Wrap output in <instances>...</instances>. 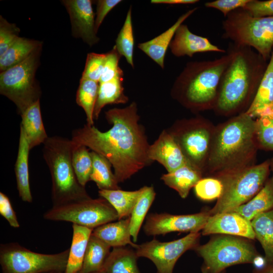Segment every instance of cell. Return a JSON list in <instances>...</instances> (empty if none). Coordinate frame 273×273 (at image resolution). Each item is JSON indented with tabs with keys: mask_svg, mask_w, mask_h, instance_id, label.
Returning <instances> with one entry per match:
<instances>
[{
	"mask_svg": "<svg viewBox=\"0 0 273 273\" xmlns=\"http://www.w3.org/2000/svg\"><path fill=\"white\" fill-rule=\"evenodd\" d=\"M105 115L113 125L109 130L102 132L86 124L73 131L71 140L75 145L85 146L105 157L113 166L118 183L123 182L151 163L150 145L139 123L136 103L110 109Z\"/></svg>",
	"mask_w": 273,
	"mask_h": 273,
	"instance_id": "1",
	"label": "cell"
},
{
	"mask_svg": "<svg viewBox=\"0 0 273 273\" xmlns=\"http://www.w3.org/2000/svg\"><path fill=\"white\" fill-rule=\"evenodd\" d=\"M231 59L219 84L215 109L223 114L247 110L256 95L268 61L254 49L231 43Z\"/></svg>",
	"mask_w": 273,
	"mask_h": 273,
	"instance_id": "2",
	"label": "cell"
},
{
	"mask_svg": "<svg viewBox=\"0 0 273 273\" xmlns=\"http://www.w3.org/2000/svg\"><path fill=\"white\" fill-rule=\"evenodd\" d=\"M255 124V120L243 112L219 128L207 159L211 172L220 175L252 165L258 148Z\"/></svg>",
	"mask_w": 273,
	"mask_h": 273,
	"instance_id": "3",
	"label": "cell"
},
{
	"mask_svg": "<svg viewBox=\"0 0 273 273\" xmlns=\"http://www.w3.org/2000/svg\"><path fill=\"white\" fill-rule=\"evenodd\" d=\"M231 57L228 50L214 60L188 62L174 82L172 96L193 110L214 107L220 78Z\"/></svg>",
	"mask_w": 273,
	"mask_h": 273,
	"instance_id": "4",
	"label": "cell"
},
{
	"mask_svg": "<svg viewBox=\"0 0 273 273\" xmlns=\"http://www.w3.org/2000/svg\"><path fill=\"white\" fill-rule=\"evenodd\" d=\"M74 146L72 140L59 136L48 137L43 143V157L51 176L53 206L90 197L79 183L72 166Z\"/></svg>",
	"mask_w": 273,
	"mask_h": 273,
	"instance_id": "5",
	"label": "cell"
},
{
	"mask_svg": "<svg viewBox=\"0 0 273 273\" xmlns=\"http://www.w3.org/2000/svg\"><path fill=\"white\" fill-rule=\"evenodd\" d=\"M225 18L222 23L223 38L252 48L269 61L273 50V17H254L240 8Z\"/></svg>",
	"mask_w": 273,
	"mask_h": 273,
	"instance_id": "6",
	"label": "cell"
},
{
	"mask_svg": "<svg viewBox=\"0 0 273 273\" xmlns=\"http://www.w3.org/2000/svg\"><path fill=\"white\" fill-rule=\"evenodd\" d=\"M270 164L267 160L219 175L223 190L215 206L208 211L210 215L232 211L252 199L265 184Z\"/></svg>",
	"mask_w": 273,
	"mask_h": 273,
	"instance_id": "7",
	"label": "cell"
},
{
	"mask_svg": "<svg viewBox=\"0 0 273 273\" xmlns=\"http://www.w3.org/2000/svg\"><path fill=\"white\" fill-rule=\"evenodd\" d=\"M69 248L56 254L33 252L18 243L2 244L0 264L2 273L65 272Z\"/></svg>",
	"mask_w": 273,
	"mask_h": 273,
	"instance_id": "8",
	"label": "cell"
},
{
	"mask_svg": "<svg viewBox=\"0 0 273 273\" xmlns=\"http://www.w3.org/2000/svg\"><path fill=\"white\" fill-rule=\"evenodd\" d=\"M40 48L21 63L0 74V93L17 106L20 115L39 100L40 92L35 81Z\"/></svg>",
	"mask_w": 273,
	"mask_h": 273,
	"instance_id": "9",
	"label": "cell"
},
{
	"mask_svg": "<svg viewBox=\"0 0 273 273\" xmlns=\"http://www.w3.org/2000/svg\"><path fill=\"white\" fill-rule=\"evenodd\" d=\"M195 249L203 258V266L209 273H221L235 264L253 263L258 255L250 242L230 235L216 237Z\"/></svg>",
	"mask_w": 273,
	"mask_h": 273,
	"instance_id": "10",
	"label": "cell"
},
{
	"mask_svg": "<svg viewBox=\"0 0 273 273\" xmlns=\"http://www.w3.org/2000/svg\"><path fill=\"white\" fill-rule=\"evenodd\" d=\"M45 219L64 221L91 229L118 220L116 210L105 199L91 197L53 206L43 214Z\"/></svg>",
	"mask_w": 273,
	"mask_h": 273,
	"instance_id": "11",
	"label": "cell"
},
{
	"mask_svg": "<svg viewBox=\"0 0 273 273\" xmlns=\"http://www.w3.org/2000/svg\"><path fill=\"white\" fill-rule=\"evenodd\" d=\"M200 234L191 233L180 239L160 242L156 239L138 245L135 249L138 257L151 260L155 265L158 273H172L178 258L186 251L198 246Z\"/></svg>",
	"mask_w": 273,
	"mask_h": 273,
	"instance_id": "12",
	"label": "cell"
},
{
	"mask_svg": "<svg viewBox=\"0 0 273 273\" xmlns=\"http://www.w3.org/2000/svg\"><path fill=\"white\" fill-rule=\"evenodd\" d=\"M210 216L208 211L187 215L151 213L147 217L144 231L148 236L174 232L197 233L202 230Z\"/></svg>",
	"mask_w": 273,
	"mask_h": 273,
	"instance_id": "13",
	"label": "cell"
},
{
	"mask_svg": "<svg viewBox=\"0 0 273 273\" xmlns=\"http://www.w3.org/2000/svg\"><path fill=\"white\" fill-rule=\"evenodd\" d=\"M172 134L189 163L201 171L208 159L211 147L212 135L210 129L204 125L196 124L178 135Z\"/></svg>",
	"mask_w": 273,
	"mask_h": 273,
	"instance_id": "14",
	"label": "cell"
},
{
	"mask_svg": "<svg viewBox=\"0 0 273 273\" xmlns=\"http://www.w3.org/2000/svg\"><path fill=\"white\" fill-rule=\"evenodd\" d=\"M70 16L73 35L92 47L99 41L95 31V14L90 0L62 1Z\"/></svg>",
	"mask_w": 273,
	"mask_h": 273,
	"instance_id": "15",
	"label": "cell"
},
{
	"mask_svg": "<svg viewBox=\"0 0 273 273\" xmlns=\"http://www.w3.org/2000/svg\"><path fill=\"white\" fill-rule=\"evenodd\" d=\"M202 234L203 235L224 234L251 240L255 239L251 221L233 211L210 215L202 229Z\"/></svg>",
	"mask_w": 273,
	"mask_h": 273,
	"instance_id": "16",
	"label": "cell"
},
{
	"mask_svg": "<svg viewBox=\"0 0 273 273\" xmlns=\"http://www.w3.org/2000/svg\"><path fill=\"white\" fill-rule=\"evenodd\" d=\"M148 155L151 161H158L168 172L189 163L175 138L165 130L161 132L153 144L150 145Z\"/></svg>",
	"mask_w": 273,
	"mask_h": 273,
	"instance_id": "17",
	"label": "cell"
},
{
	"mask_svg": "<svg viewBox=\"0 0 273 273\" xmlns=\"http://www.w3.org/2000/svg\"><path fill=\"white\" fill-rule=\"evenodd\" d=\"M175 57H192L198 53L217 52L225 53V50L213 44L205 37L192 33L186 24H181L177 29L169 47Z\"/></svg>",
	"mask_w": 273,
	"mask_h": 273,
	"instance_id": "18",
	"label": "cell"
},
{
	"mask_svg": "<svg viewBox=\"0 0 273 273\" xmlns=\"http://www.w3.org/2000/svg\"><path fill=\"white\" fill-rule=\"evenodd\" d=\"M197 9L194 8L187 11L164 32L149 41L139 43L138 48L164 69L166 53L177 29Z\"/></svg>",
	"mask_w": 273,
	"mask_h": 273,
	"instance_id": "19",
	"label": "cell"
},
{
	"mask_svg": "<svg viewBox=\"0 0 273 273\" xmlns=\"http://www.w3.org/2000/svg\"><path fill=\"white\" fill-rule=\"evenodd\" d=\"M92 234L111 247H122L130 245L135 249L138 246L131 240L130 216L100 225L94 229Z\"/></svg>",
	"mask_w": 273,
	"mask_h": 273,
	"instance_id": "20",
	"label": "cell"
},
{
	"mask_svg": "<svg viewBox=\"0 0 273 273\" xmlns=\"http://www.w3.org/2000/svg\"><path fill=\"white\" fill-rule=\"evenodd\" d=\"M30 150L27 139L22 128L20 127L18 154L14 169L19 197L23 201L28 203L32 201L28 171Z\"/></svg>",
	"mask_w": 273,
	"mask_h": 273,
	"instance_id": "21",
	"label": "cell"
},
{
	"mask_svg": "<svg viewBox=\"0 0 273 273\" xmlns=\"http://www.w3.org/2000/svg\"><path fill=\"white\" fill-rule=\"evenodd\" d=\"M22 128L30 150L44 143L48 136L43 125L39 100L29 107L21 115Z\"/></svg>",
	"mask_w": 273,
	"mask_h": 273,
	"instance_id": "22",
	"label": "cell"
},
{
	"mask_svg": "<svg viewBox=\"0 0 273 273\" xmlns=\"http://www.w3.org/2000/svg\"><path fill=\"white\" fill-rule=\"evenodd\" d=\"M201 178L202 171L189 163L161 177L166 185L175 190L182 198L188 196L190 190Z\"/></svg>",
	"mask_w": 273,
	"mask_h": 273,
	"instance_id": "23",
	"label": "cell"
},
{
	"mask_svg": "<svg viewBox=\"0 0 273 273\" xmlns=\"http://www.w3.org/2000/svg\"><path fill=\"white\" fill-rule=\"evenodd\" d=\"M73 235L64 273H78L81 269L93 229L72 224Z\"/></svg>",
	"mask_w": 273,
	"mask_h": 273,
	"instance_id": "24",
	"label": "cell"
},
{
	"mask_svg": "<svg viewBox=\"0 0 273 273\" xmlns=\"http://www.w3.org/2000/svg\"><path fill=\"white\" fill-rule=\"evenodd\" d=\"M273 208V182L268 179L262 189L247 202L232 211L249 221L260 214Z\"/></svg>",
	"mask_w": 273,
	"mask_h": 273,
	"instance_id": "25",
	"label": "cell"
},
{
	"mask_svg": "<svg viewBox=\"0 0 273 273\" xmlns=\"http://www.w3.org/2000/svg\"><path fill=\"white\" fill-rule=\"evenodd\" d=\"M123 76L99 83L97 101L94 111V119L97 120L104 107L109 104H125L128 98L124 93Z\"/></svg>",
	"mask_w": 273,
	"mask_h": 273,
	"instance_id": "26",
	"label": "cell"
},
{
	"mask_svg": "<svg viewBox=\"0 0 273 273\" xmlns=\"http://www.w3.org/2000/svg\"><path fill=\"white\" fill-rule=\"evenodd\" d=\"M111 247L99 238L90 236L81 270L78 273H95L103 270Z\"/></svg>",
	"mask_w": 273,
	"mask_h": 273,
	"instance_id": "27",
	"label": "cell"
},
{
	"mask_svg": "<svg viewBox=\"0 0 273 273\" xmlns=\"http://www.w3.org/2000/svg\"><path fill=\"white\" fill-rule=\"evenodd\" d=\"M251 223L256 239L261 244L267 264H273V208L259 214Z\"/></svg>",
	"mask_w": 273,
	"mask_h": 273,
	"instance_id": "28",
	"label": "cell"
},
{
	"mask_svg": "<svg viewBox=\"0 0 273 273\" xmlns=\"http://www.w3.org/2000/svg\"><path fill=\"white\" fill-rule=\"evenodd\" d=\"M143 187L133 191L99 190L100 197L106 200L116 210L118 220L129 217L142 191Z\"/></svg>",
	"mask_w": 273,
	"mask_h": 273,
	"instance_id": "29",
	"label": "cell"
},
{
	"mask_svg": "<svg viewBox=\"0 0 273 273\" xmlns=\"http://www.w3.org/2000/svg\"><path fill=\"white\" fill-rule=\"evenodd\" d=\"M135 251L126 247L113 248L104 267L105 273H141Z\"/></svg>",
	"mask_w": 273,
	"mask_h": 273,
	"instance_id": "30",
	"label": "cell"
},
{
	"mask_svg": "<svg viewBox=\"0 0 273 273\" xmlns=\"http://www.w3.org/2000/svg\"><path fill=\"white\" fill-rule=\"evenodd\" d=\"M41 47L39 41L19 37L0 57L1 72L23 61Z\"/></svg>",
	"mask_w": 273,
	"mask_h": 273,
	"instance_id": "31",
	"label": "cell"
},
{
	"mask_svg": "<svg viewBox=\"0 0 273 273\" xmlns=\"http://www.w3.org/2000/svg\"><path fill=\"white\" fill-rule=\"evenodd\" d=\"M93 166L90 180L94 181L99 190L120 189L118 181L111 170V163L102 155L90 152Z\"/></svg>",
	"mask_w": 273,
	"mask_h": 273,
	"instance_id": "32",
	"label": "cell"
},
{
	"mask_svg": "<svg viewBox=\"0 0 273 273\" xmlns=\"http://www.w3.org/2000/svg\"><path fill=\"white\" fill-rule=\"evenodd\" d=\"M130 216V233L134 243L147 212L153 203L156 193L153 187L144 186Z\"/></svg>",
	"mask_w": 273,
	"mask_h": 273,
	"instance_id": "33",
	"label": "cell"
},
{
	"mask_svg": "<svg viewBox=\"0 0 273 273\" xmlns=\"http://www.w3.org/2000/svg\"><path fill=\"white\" fill-rule=\"evenodd\" d=\"M99 87V82L81 78L76 93V102L84 110L86 124L89 126L94 125V111Z\"/></svg>",
	"mask_w": 273,
	"mask_h": 273,
	"instance_id": "34",
	"label": "cell"
},
{
	"mask_svg": "<svg viewBox=\"0 0 273 273\" xmlns=\"http://www.w3.org/2000/svg\"><path fill=\"white\" fill-rule=\"evenodd\" d=\"M273 101V50L266 69L251 104L245 112L251 116L256 110Z\"/></svg>",
	"mask_w": 273,
	"mask_h": 273,
	"instance_id": "35",
	"label": "cell"
},
{
	"mask_svg": "<svg viewBox=\"0 0 273 273\" xmlns=\"http://www.w3.org/2000/svg\"><path fill=\"white\" fill-rule=\"evenodd\" d=\"M132 7L127 11L124 24L116 39L115 47L121 56H124L127 62L134 68L133 49L134 36L132 23Z\"/></svg>",
	"mask_w": 273,
	"mask_h": 273,
	"instance_id": "36",
	"label": "cell"
},
{
	"mask_svg": "<svg viewBox=\"0 0 273 273\" xmlns=\"http://www.w3.org/2000/svg\"><path fill=\"white\" fill-rule=\"evenodd\" d=\"M87 148L83 145L75 144L72 156L75 173L79 183L83 187L90 180L92 171V159Z\"/></svg>",
	"mask_w": 273,
	"mask_h": 273,
	"instance_id": "37",
	"label": "cell"
},
{
	"mask_svg": "<svg viewBox=\"0 0 273 273\" xmlns=\"http://www.w3.org/2000/svg\"><path fill=\"white\" fill-rule=\"evenodd\" d=\"M255 133L258 148L273 151V116L257 118Z\"/></svg>",
	"mask_w": 273,
	"mask_h": 273,
	"instance_id": "38",
	"label": "cell"
},
{
	"mask_svg": "<svg viewBox=\"0 0 273 273\" xmlns=\"http://www.w3.org/2000/svg\"><path fill=\"white\" fill-rule=\"evenodd\" d=\"M195 194L201 200L218 199L222 192L223 185L218 178H201L194 187Z\"/></svg>",
	"mask_w": 273,
	"mask_h": 273,
	"instance_id": "39",
	"label": "cell"
},
{
	"mask_svg": "<svg viewBox=\"0 0 273 273\" xmlns=\"http://www.w3.org/2000/svg\"><path fill=\"white\" fill-rule=\"evenodd\" d=\"M106 56V54L88 53L81 78L99 82L103 70Z\"/></svg>",
	"mask_w": 273,
	"mask_h": 273,
	"instance_id": "40",
	"label": "cell"
},
{
	"mask_svg": "<svg viewBox=\"0 0 273 273\" xmlns=\"http://www.w3.org/2000/svg\"><path fill=\"white\" fill-rule=\"evenodd\" d=\"M106 54L103 70L99 83L107 82L124 75L122 70L118 65L121 56L118 52L115 46Z\"/></svg>",
	"mask_w": 273,
	"mask_h": 273,
	"instance_id": "41",
	"label": "cell"
},
{
	"mask_svg": "<svg viewBox=\"0 0 273 273\" xmlns=\"http://www.w3.org/2000/svg\"><path fill=\"white\" fill-rule=\"evenodd\" d=\"M0 57L19 37L20 29L15 24L10 23L0 16Z\"/></svg>",
	"mask_w": 273,
	"mask_h": 273,
	"instance_id": "42",
	"label": "cell"
},
{
	"mask_svg": "<svg viewBox=\"0 0 273 273\" xmlns=\"http://www.w3.org/2000/svg\"><path fill=\"white\" fill-rule=\"evenodd\" d=\"M242 9L254 17H273V0H249Z\"/></svg>",
	"mask_w": 273,
	"mask_h": 273,
	"instance_id": "43",
	"label": "cell"
},
{
	"mask_svg": "<svg viewBox=\"0 0 273 273\" xmlns=\"http://www.w3.org/2000/svg\"><path fill=\"white\" fill-rule=\"evenodd\" d=\"M249 0H216L205 3L207 8H213L220 11L225 17L232 11L243 8Z\"/></svg>",
	"mask_w": 273,
	"mask_h": 273,
	"instance_id": "44",
	"label": "cell"
},
{
	"mask_svg": "<svg viewBox=\"0 0 273 273\" xmlns=\"http://www.w3.org/2000/svg\"><path fill=\"white\" fill-rule=\"evenodd\" d=\"M0 214L7 220L11 226L15 228L20 226L10 199L2 192H0Z\"/></svg>",
	"mask_w": 273,
	"mask_h": 273,
	"instance_id": "45",
	"label": "cell"
},
{
	"mask_svg": "<svg viewBox=\"0 0 273 273\" xmlns=\"http://www.w3.org/2000/svg\"><path fill=\"white\" fill-rule=\"evenodd\" d=\"M121 0H99L97 2L95 31L97 33L104 18L112 9L121 2Z\"/></svg>",
	"mask_w": 273,
	"mask_h": 273,
	"instance_id": "46",
	"label": "cell"
},
{
	"mask_svg": "<svg viewBox=\"0 0 273 273\" xmlns=\"http://www.w3.org/2000/svg\"><path fill=\"white\" fill-rule=\"evenodd\" d=\"M271 116H273V101L269 104L255 111L251 115V117L253 118H257L261 117Z\"/></svg>",
	"mask_w": 273,
	"mask_h": 273,
	"instance_id": "47",
	"label": "cell"
},
{
	"mask_svg": "<svg viewBox=\"0 0 273 273\" xmlns=\"http://www.w3.org/2000/svg\"><path fill=\"white\" fill-rule=\"evenodd\" d=\"M197 0H152L151 3L153 4L167 5H188L194 4L198 2Z\"/></svg>",
	"mask_w": 273,
	"mask_h": 273,
	"instance_id": "48",
	"label": "cell"
},
{
	"mask_svg": "<svg viewBox=\"0 0 273 273\" xmlns=\"http://www.w3.org/2000/svg\"><path fill=\"white\" fill-rule=\"evenodd\" d=\"M254 273H273V264H267L260 269H256Z\"/></svg>",
	"mask_w": 273,
	"mask_h": 273,
	"instance_id": "49",
	"label": "cell"
},
{
	"mask_svg": "<svg viewBox=\"0 0 273 273\" xmlns=\"http://www.w3.org/2000/svg\"><path fill=\"white\" fill-rule=\"evenodd\" d=\"M202 273H209L207 269L203 266L202 268ZM221 273H224L223 271Z\"/></svg>",
	"mask_w": 273,
	"mask_h": 273,
	"instance_id": "50",
	"label": "cell"
},
{
	"mask_svg": "<svg viewBox=\"0 0 273 273\" xmlns=\"http://www.w3.org/2000/svg\"><path fill=\"white\" fill-rule=\"evenodd\" d=\"M270 167H271V170L272 171V173H273V159L270 161ZM271 178H272V182H273V176H272V177Z\"/></svg>",
	"mask_w": 273,
	"mask_h": 273,
	"instance_id": "51",
	"label": "cell"
},
{
	"mask_svg": "<svg viewBox=\"0 0 273 273\" xmlns=\"http://www.w3.org/2000/svg\"><path fill=\"white\" fill-rule=\"evenodd\" d=\"M47 273H64L63 272H60V271H53V272H50Z\"/></svg>",
	"mask_w": 273,
	"mask_h": 273,
	"instance_id": "52",
	"label": "cell"
},
{
	"mask_svg": "<svg viewBox=\"0 0 273 273\" xmlns=\"http://www.w3.org/2000/svg\"><path fill=\"white\" fill-rule=\"evenodd\" d=\"M95 273H105V272H104V270H102V271H101L97 272H95Z\"/></svg>",
	"mask_w": 273,
	"mask_h": 273,
	"instance_id": "53",
	"label": "cell"
}]
</instances>
